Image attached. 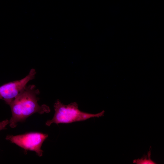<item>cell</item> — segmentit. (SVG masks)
I'll return each instance as SVG.
<instances>
[{
    "instance_id": "1",
    "label": "cell",
    "mask_w": 164,
    "mask_h": 164,
    "mask_svg": "<svg viewBox=\"0 0 164 164\" xmlns=\"http://www.w3.org/2000/svg\"><path fill=\"white\" fill-rule=\"evenodd\" d=\"M39 91L33 84L27 85L24 89L8 104L10 106L12 116L9 121L10 127H16L18 123L23 122L32 114H43L50 112L49 107L45 104L40 105L37 96Z\"/></svg>"
},
{
    "instance_id": "2",
    "label": "cell",
    "mask_w": 164,
    "mask_h": 164,
    "mask_svg": "<svg viewBox=\"0 0 164 164\" xmlns=\"http://www.w3.org/2000/svg\"><path fill=\"white\" fill-rule=\"evenodd\" d=\"M54 107L55 113L53 118L46 123L48 126L53 123L58 124L84 121L91 118L102 116L104 113V111L96 114L84 112L79 109L76 102L65 105L59 100L54 104Z\"/></svg>"
},
{
    "instance_id": "3",
    "label": "cell",
    "mask_w": 164,
    "mask_h": 164,
    "mask_svg": "<svg viewBox=\"0 0 164 164\" xmlns=\"http://www.w3.org/2000/svg\"><path fill=\"white\" fill-rule=\"evenodd\" d=\"M48 135L39 132H30L16 135H8L6 139L25 150L34 151L37 155L42 156L43 150L41 147Z\"/></svg>"
},
{
    "instance_id": "4",
    "label": "cell",
    "mask_w": 164,
    "mask_h": 164,
    "mask_svg": "<svg viewBox=\"0 0 164 164\" xmlns=\"http://www.w3.org/2000/svg\"><path fill=\"white\" fill-rule=\"evenodd\" d=\"M36 73V70L32 68L24 78L0 86V99L4 100L8 104L23 91L27 83L35 78Z\"/></svg>"
},
{
    "instance_id": "5",
    "label": "cell",
    "mask_w": 164,
    "mask_h": 164,
    "mask_svg": "<svg viewBox=\"0 0 164 164\" xmlns=\"http://www.w3.org/2000/svg\"><path fill=\"white\" fill-rule=\"evenodd\" d=\"M147 155L146 156L144 159L143 158L140 159L134 160L133 162L137 164H155V163L150 159V153H148Z\"/></svg>"
},
{
    "instance_id": "6",
    "label": "cell",
    "mask_w": 164,
    "mask_h": 164,
    "mask_svg": "<svg viewBox=\"0 0 164 164\" xmlns=\"http://www.w3.org/2000/svg\"><path fill=\"white\" fill-rule=\"evenodd\" d=\"M9 124V121L6 119L0 122V131L5 128L6 126Z\"/></svg>"
}]
</instances>
